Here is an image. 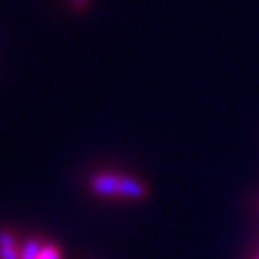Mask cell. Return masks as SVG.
<instances>
[{"instance_id": "1", "label": "cell", "mask_w": 259, "mask_h": 259, "mask_svg": "<svg viewBox=\"0 0 259 259\" xmlns=\"http://www.w3.org/2000/svg\"><path fill=\"white\" fill-rule=\"evenodd\" d=\"M117 184H119V173H112V171L95 173L91 177V192L104 199L117 197Z\"/></svg>"}, {"instance_id": "2", "label": "cell", "mask_w": 259, "mask_h": 259, "mask_svg": "<svg viewBox=\"0 0 259 259\" xmlns=\"http://www.w3.org/2000/svg\"><path fill=\"white\" fill-rule=\"evenodd\" d=\"M149 194L147 184L136 180L132 175L119 173V184H117V197L121 199H145Z\"/></svg>"}, {"instance_id": "3", "label": "cell", "mask_w": 259, "mask_h": 259, "mask_svg": "<svg viewBox=\"0 0 259 259\" xmlns=\"http://www.w3.org/2000/svg\"><path fill=\"white\" fill-rule=\"evenodd\" d=\"M20 248L18 233L13 229L0 231V259H20Z\"/></svg>"}, {"instance_id": "4", "label": "cell", "mask_w": 259, "mask_h": 259, "mask_svg": "<svg viewBox=\"0 0 259 259\" xmlns=\"http://www.w3.org/2000/svg\"><path fill=\"white\" fill-rule=\"evenodd\" d=\"M46 244L48 242H44V238H39V236L28 238L20 248V259H39Z\"/></svg>"}, {"instance_id": "5", "label": "cell", "mask_w": 259, "mask_h": 259, "mask_svg": "<svg viewBox=\"0 0 259 259\" xmlns=\"http://www.w3.org/2000/svg\"><path fill=\"white\" fill-rule=\"evenodd\" d=\"M39 259H63L61 248L56 244H52V242H48V244L44 246V250H41V255H39Z\"/></svg>"}, {"instance_id": "6", "label": "cell", "mask_w": 259, "mask_h": 259, "mask_svg": "<svg viewBox=\"0 0 259 259\" xmlns=\"http://www.w3.org/2000/svg\"><path fill=\"white\" fill-rule=\"evenodd\" d=\"M87 5H89V0H71V7H74L76 11L87 9Z\"/></svg>"}, {"instance_id": "7", "label": "cell", "mask_w": 259, "mask_h": 259, "mask_svg": "<svg viewBox=\"0 0 259 259\" xmlns=\"http://www.w3.org/2000/svg\"><path fill=\"white\" fill-rule=\"evenodd\" d=\"M255 259H259V257H255Z\"/></svg>"}]
</instances>
